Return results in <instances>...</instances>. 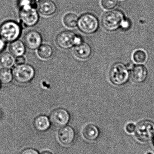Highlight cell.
Masks as SVG:
<instances>
[{
	"label": "cell",
	"mask_w": 154,
	"mask_h": 154,
	"mask_svg": "<svg viewBox=\"0 0 154 154\" xmlns=\"http://www.w3.org/2000/svg\"><path fill=\"white\" fill-rule=\"evenodd\" d=\"M20 154H39L36 150L33 149H24Z\"/></svg>",
	"instance_id": "83f0119b"
},
{
	"label": "cell",
	"mask_w": 154,
	"mask_h": 154,
	"mask_svg": "<svg viewBox=\"0 0 154 154\" xmlns=\"http://www.w3.org/2000/svg\"><path fill=\"white\" fill-rule=\"evenodd\" d=\"M59 141L65 146H68L73 141L75 132L73 129L69 126L62 128L58 133Z\"/></svg>",
	"instance_id": "8fae6325"
},
{
	"label": "cell",
	"mask_w": 154,
	"mask_h": 154,
	"mask_svg": "<svg viewBox=\"0 0 154 154\" xmlns=\"http://www.w3.org/2000/svg\"><path fill=\"white\" fill-rule=\"evenodd\" d=\"M12 73L16 82L19 83L26 84L33 80L35 71L32 66L24 64L15 67Z\"/></svg>",
	"instance_id": "5b68a950"
},
{
	"label": "cell",
	"mask_w": 154,
	"mask_h": 154,
	"mask_svg": "<svg viewBox=\"0 0 154 154\" xmlns=\"http://www.w3.org/2000/svg\"><path fill=\"white\" fill-rule=\"evenodd\" d=\"M78 18L75 14L69 13L65 16L63 18V23L66 27L69 28L75 27L77 25Z\"/></svg>",
	"instance_id": "ffe728a7"
},
{
	"label": "cell",
	"mask_w": 154,
	"mask_h": 154,
	"mask_svg": "<svg viewBox=\"0 0 154 154\" xmlns=\"http://www.w3.org/2000/svg\"><path fill=\"white\" fill-rule=\"evenodd\" d=\"M136 126L132 123H129L126 126V130L128 133H132L135 131Z\"/></svg>",
	"instance_id": "cb8c5ba5"
},
{
	"label": "cell",
	"mask_w": 154,
	"mask_h": 154,
	"mask_svg": "<svg viewBox=\"0 0 154 154\" xmlns=\"http://www.w3.org/2000/svg\"><path fill=\"white\" fill-rule=\"evenodd\" d=\"M41 154H53L51 152L48 151H45L43 152Z\"/></svg>",
	"instance_id": "f546056e"
},
{
	"label": "cell",
	"mask_w": 154,
	"mask_h": 154,
	"mask_svg": "<svg viewBox=\"0 0 154 154\" xmlns=\"http://www.w3.org/2000/svg\"><path fill=\"white\" fill-rule=\"evenodd\" d=\"M100 131L97 126L93 124L86 125L83 130L84 137L87 140H94L99 137Z\"/></svg>",
	"instance_id": "9a60e30c"
},
{
	"label": "cell",
	"mask_w": 154,
	"mask_h": 154,
	"mask_svg": "<svg viewBox=\"0 0 154 154\" xmlns=\"http://www.w3.org/2000/svg\"><path fill=\"white\" fill-rule=\"evenodd\" d=\"M83 43V38H82V37L75 35L74 39V46H76L81 45Z\"/></svg>",
	"instance_id": "d4e9b609"
},
{
	"label": "cell",
	"mask_w": 154,
	"mask_h": 154,
	"mask_svg": "<svg viewBox=\"0 0 154 154\" xmlns=\"http://www.w3.org/2000/svg\"><path fill=\"white\" fill-rule=\"evenodd\" d=\"M133 59L134 62L137 63H143L146 60V54L143 50H137L133 54Z\"/></svg>",
	"instance_id": "7402d4cb"
},
{
	"label": "cell",
	"mask_w": 154,
	"mask_h": 154,
	"mask_svg": "<svg viewBox=\"0 0 154 154\" xmlns=\"http://www.w3.org/2000/svg\"><path fill=\"white\" fill-rule=\"evenodd\" d=\"M147 154H152V153H148Z\"/></svg>",
	"instance_id": "4dcf8cb0"
},
{
	"label": "cell",
	"mask_w": 154,
	"mask_h": 154,
	"mask_svg": "<svg viewBox=\"0 0 154 154\" xmlns=\"http://www.w3.org/2000/svg\"><path fill=\"white\" fill-rule=\"evenodd\" d=\"M20 17L24 25L27 27L35 26L39 20L38 13L33 7L26 9H20Z\"/></svg>",
	"instance_id": "52a82bcc"
},
{
	"label": "cell",
	"mask_w": 154,
	"mask_h": 154,
	"mask_svg": "<svg viewBox=\"0 0 154 154\" xmlns=\"http://www.w3.org/2000/svg\"><path fill=\"white\" fill-rule=\"evenodd\" d=\"M109 76L111 82L113 84L116 85H122L128 80V71L123 64L116 63L110 68Z\"/></svg>",
	"instance_id": "277c9868"
},
{
	"label": "cell",
	"mask_w": 154,
	"mask_h": 154,
	"mask_svg": "<svg viewBox=\"0 0 154 154\" xmlns=\"http://www.w3.org/2000/svg\"><path fill=\"white\" fill-rule=\"evenodd\" d=\"M35 128L39 131H46L50 127V122L48 118L45 116L37 117L34 122Z\"/></svg>",
	"instance_id": "e0dca14e"
},
{
	"label": "cell",
	"mask_w": 154,
	"mask_h": 154,
	"mask_svg": "<svg viewBox=\"0 0 154 154\" xmlns=\"http://www.w3.org/2000/svg\"><path fill=\"white\" fill-rule=\"evenodd\" d=\"M10 51L14 56L19 57L23 55L26 51L25 44L20 40H16L11 44Z\"/></svg>",
	"instance_id": "2e32d148"
},
{
	"label": "cell",
	"mask_w": 154,
	"mask_h": 154,
	"mask_svg": "<svg viewBox=\"0 0 154 154\" xmlns=\"http://www.w3.org/2000/svg\"><path fill=\"white\" fill-rule=\"evenodd\" d=\"M131 24L130 23L129 21L128 20H123L121 26L122 28L124 30H126L128 29L130 27Z\"/></svg>",
	"instance_id": "4316f807"
},
{
	"label": "cell",
	"mask_w": 154,
	"mask_h": 154,
	"mask_svg": "<svg viewBox=\"0 0 154 154\" xmlns=\"http://www.w3.org/2000/svg\"><path fill=\"white\" fill-rule=\"evenodd\" d=\"M26 58L22 56L17 57L15 60V62L18 65L24 64L26 63Z\"/></svg>",
	"instance_id": "484cf974"
},
{
	"label": "cell",
	"mask_w": 154,
	"mask_h": 154,
	"mask_svg": "<svg viewBox=\"0 0 154 154\" xmlns=\"http://www.w3.org/2000/svg\"><path fill=\"white\" fill-rule=\"evenodd\" d=\"M13 73L9 68H4L0 70V82L4 85L8 84L13 79Z\"/></svg>",
	"instance_id": "d6986e66"
},
{
	"label": "cell",
	"mask_w": 154,
	"mask_h": 154,
	"mask_svg": "<svg viewBox=\"0 0 154 154\" xmlns=\"http://www.w3.org/2000/svg\"><path fill=\"white\" fill-rule=\"evenodd\" d=\"M75 54L81 59L89 58L91 54V48L87 43H83L81 45L75 46L74 50Z\"/></svg>",
	"instance_id": "5bb4252c"
},
{
	"label": "cell",
	"mask_w": 154,
	"mask_h": 154,
	"mask_svg": "<svg viewBox=\"0 0 154 154\" xmlns=\"http://www.w3.org/2000/svg\"><path fill=\"white\" fill-rule=\"evenodd\" d=\"M38 10L44 16H50L55 13L57 7L55 3L50 0H43L38 5Z\"/></svg>",
	"instance_id": "4fadbf2b"
},
{
	"label": "cell",
	"mask_w": 154,
	"mask_h": 154,
	"mask_svg": "<svg viewBox=\"0 0 154 154\" xmlns=\"http://www.w3.org/2000/svg\"><path fill=\"white\" fill-rule=\"evenodd\" d=\"M77 26L80 31L86 34L94 33L99 27V22L97 18L90 13L82 15L78 19Z\"/></svg>",
	"instance_id": "8992f818"
},
{
	"label": "cell",
	"mask_w": 154,
	"mask_h": 154,
	"mask_svg": "<svg viewBox=\"0 0 154 154\" xmlns=\"http://www.w3.org/2000/svg\"><path fill=\"white\" fill-rule=\"evenodd\" d=\"M70 116L67 111L63 109H58L52 112L50 116L52 124L56 127H62L67 124Z\"/></svg>",
	"instance_id": "ba28073f"
},
{
	"label": "cell",
	"mask_w": 154,
	"mask_h": 154,
	"mask_svg": "<svg viewBox=\"0 0 154 154\" xmlns=\"http://www.w3.org/2000/svg\"><path fill=\"white\" fill-rule=\"evenodd\" d=\"M74 33L70 31H63L60 32L56 38L57 45L64 49L72 48L74 46Z\"/></svg>",
	"instance_id": "9c48e42d"
},
{
	"label": "cell",
	"mask_w": 154,
	"mask_h": 154,
	"mask_svg": "<svg viewBox=\"0 0 154 154\" xmlns=\"http://www.w3.org/2000/svg\"><path fill=\"white\" fill-rule=\"evenodd\" d=\"M14 57L9 53H5L0 57V63L4 68H9L14 65Z\"/></svg>",
	"instance_id": "44dd1931"
},
{
	"label": "cell",
	"mask_w": 154,
	"mask_h": 154,
	"mask_svg": "<svg viewBox=\"0 0 154 154\" xmlns=\"http://www.w3.org/2000/svg\"><path fill=\"white\" fill-rule=\"evenodd\" d=\"M21 32L20 26L14 21H6L0 26V37L6 42L16 41L20 36Z\"/></svg>",
	"instance_id": "6da1fadb"
},
{
	"label": "cell",
	"mask_w": 154,
	"mask_h": 154,
	"mask_svg": "<svg viewBox=\"0 0 154 154\" xmlns=\"http://www.w3.org/2000/svg\"><path fill=\"white\" fill-rule=\"evenodd\" d=\"M38 54L39 57L44 59H49L52 57L54 53V50L49 45H41L38 48Z\"/></svg>",
	"instance_id": "ac0fdd59"
},
{
	"label": "cell",
	"mask_w": 154,
	"mask_h": 154,
	"mask_svg": "<svg viewBox=\"0 0 154 154\" xmlns=\"http://www.w3.org/2000/svg\"><path fill=\"white\" fill-rule=\"evenodd\" d=\"M5 41H4L1 38H0V53H2L5 49L6 47Z\"/></svg>",
	"instance_id": "f1b7e54d"
},
{
	"label": "cell",
	"mask_w": 154,
	"mask_h": 154,
	"mask_svg": "<svg viewBox=\"0 0 154 154\" xmlns=\"http://www.w3.org/2000/svg\"><path fill=\"white\" fill-rule=\"evenodd\" d=\"M42 38L38 31L31 30L26 33L24 37V42L26 46L31 50L37 49L41 45Z\"/></svg>",
	"instance_id": "30bf717a"
},
{
	"label": "cell",
	"mask_w": 154,
	"mask_h": 154,
	"mask_svg": "<svg viewBox=\"0 0 154 154\" xmlns=\"http://www.w3.org/2000/svg\"><path fill=\"white\" fill-rule=\"evenodd\" d=\"M117 0H101V5L103 8L106 10L112 9L116 7Z\"/></svg>",
	"instance_id": "603a6c76"
},
{
	"label": "cell",
	"mask_w": 154,
	"mask_h": 154,
	"mask_svg": "<svg viewBox=\"0 0 154 154\" xmlns=\"http://www.w3.org/2000/svg\"><path fill=\"white\" fill-rule=\"evenodd\" d=\"M146 67L142 65L135 66L131 71V77L134 82L141 83L146 80L147 77Z\"/></svg>",
	"instance_id": "7c38bea8"
},
{
	"label": "cell",
	"mask_w": 154,
	"mask_h": 154,
	"mask_svg": "<svg viewBox=\"0 0 154 154\" xmlns=\"http://www.w3.org/2000/svg\"><path fill=\"white\" fill-rule=\"evenodd\" d=\"M1 82H0V88H1Z\"/></svg>",
	"instance_id": "1f68e13d"
},
{
	"label": "cell",
	"mask_w": 154,
	"mask_h": 154,
	"mask_svg": "<svg viewBox=\"0 0 154 154\" xmlns=\"http://www.w3.org/2000/svg\"><path fill=\"white\" fill-rule=\"evenodd\" d=\"M124 20V15L119 10L108 11L103 15L102 18V24L105 29L113 31L117 29Z\"/></svg>",
	"instance_id": "3957f363"
},
{
	"label": "cell",
	"mask_w": 154,
	"mask_h": 154,
	"mask_svg": "<svg viewBox=\"0 0 154 154\" xmlns=\"http://www.w3.org/2000/svg\"><path fill=\"white\" fill-rule=\"evenodd\" d=\"M153 143H154V140H153Z\"/></svg>",
	"instance_id": "d6a6232c"
},
{
	"label": "cell",
	"mask_w": 154,
	"mask_h": 154,
	"mask_svg": "<svg viewBox=\"0 0 154 154\" xmlns=\"http://www.w3.org/2000/svg\"><path fill=\"white\" fill-rule=\"evenodd\" d=\"M135 136L141 142H148L154 137V122L149 120L140 122L136 126Z\"/></svg>",
	"instance_id": "7a4b0ae2"
}]
</instances>
